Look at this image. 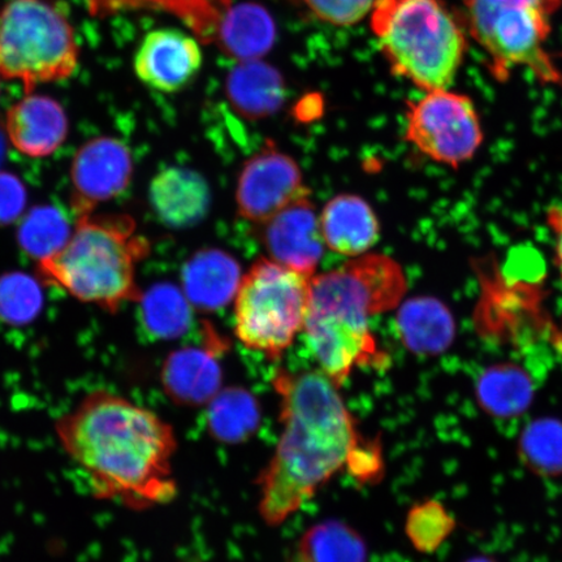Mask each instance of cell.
Listing matches in <instances>:
<instances>
[{
    "label": "cell",
    "instance_id": "cell-1",
    "mask_svg": "<svg viewBox=\"0 0 562 562\" xmlns=\"http://www.w3.org/2000/svg\"><path fill=\"white\" fill-rule=\"evenodd\" d=\"M54 432L95 501L146 510L178 495L173 427L122 393L89 391L55 419Z\"/></svg>",
    "mask_w": 562,
    "mask_h": 562
},
{
    "label": "cell",
    "instance_id": "cell-2",
    "mask_svg": "<svg viewBox=\"0 0 562 562\" xmlns=\"http://www.w3.org/2000/svg\"><path fill=\"white\" fill-rule=\"evenodd\" d=\"M272 385L283 431L259 475V513L267 525L278 526L348 469L364 439L325 372L278 369Z\"/></svg>",
    "mask_w": 562,
    "mask_h": 562
},
{
    "label": "cell",
    "instance_id": "cell-3",
    "mask_svg": "<svg viewBox=\"0 0 562 562\" xmlns=\"http://www.w3.org/2000/svg\"><path fill=\"white\" fill-rule=\"evenodd\" d=\"M149 251L131 216L91 213L79 216L58 255L38 263V276L86 304L116 313L124 302L143 297L136 270Z\"/></svg>",
    "mask_w": 562,
    "mask_h": 562
},
{
    "label": "cell",
    "instance_id": "cell-4",
    "mask_svg": "<svg viewBox=\"0 0 562 562\" xmlns=\"http://www.w3.org/2000/svg\"><path fill=\"white\" fill-rule=\"evenodd\" d=\"M371 30L393 75L424 91L452 86L467 37L442 0H375Z\"/></svg>",
    "mask_w": 562,
    "mask_h": 562
},
{
    "label": "cell",
    "instance_id": "cell-5",
    "mask_svg": "<svg viewBox=\"0 0 562 562\" xmlns=\"http://www.w3.org/2000/svg\"><path fill=\"white\" fill-rule=\"evenodd\" d=\"M313 277L259 259L235 297V334L244 346L279 360L304 331Z\"/></svg>",
    "mask_w": 562,
    "mask_h": 562
},
{
    "label": "cell",
    "instance_id": "cell-6",
    "mask_svg": "<svg viewBox=\"0 0 562 562\" xmlns=\"http://www.w3.org/2000/svg\"><path fill=\"white\" fill-rule=\"evenodd\" d=\"M79 61L72 26L59 0H13L0 15V77L31 91L67 79Z\"/></svg>",
    "mask_w": 562,
    "mask_h": 562
},
{
    "label": "cell",
    "instance_id": "cell-7",
    "mask_svg": "<svg viewBox=\"0 0 562 562\" xmlns=\"http://www.w3.org/2000/svg\"><path fill=\"white\" fill-rule=\"evenodd\" d=\"M562 0H468L470 34L491 60L498 80L516 68L530 69L543 83L562 86L546 50L553 13Z\"/></svg>",
    "mask_w": 562,
    "mask_h": 562
},
{
    "label": "cell",
    "instance_id": "cell-8",
    "mask_svg": "<svg viewBox=\"0 0 562 562\" xmlns=\"http://www.w3.org/2000/svg\"><path fill=\"white\" fill-rule=\"evenodd\" d=\"M405 139L422 156L456 170L475 158L484 132L472 98L440 89L409 102Z\"/></svg>",
    "mask_w": 562,
    "mask_h": 562
},
{
    "label": "cell",
    "instance_id": "cell-9",
    "mask_svg": "<svg viewBox=\"0 0 562 562\" xmlns=\"http://www.w3.org/2000/svg\"><path fill=\"white\" fill-rule=\"evenodd\" d=\"M405 290L404 272L393 259L363 255L340 269L313 277L307 313L369 321L395 308Z\"/></svg>",
    "mask_w": 562,
    "mask_h": 562
},
{
    "label": "cell",
    "instance_id": "cell-10",
    "mask_svg": "<svg viewBox=\"0 0 562 562\" xmlns=\"http://www.w3.org/2000/svg\"><path fill=\"white\" fill-rule=\"evenodd\" d=\"M304 333L319 370L340 386L358 368H385L386 355L379 348L369 321L331 313H307Z\"/></svg>",
    "mask_w": 562,
    "mask_h": 562
},
{
    "label": "cell",
    "instance_id": "cell-11",
    "mask_svg": "<svg viewBox=\"0 0 562 562\" xmlns=\"http://www.w3.org/2000/svg\"><path fill=\"white\" fill-rule=\"evenodd\" d=\"M306 194L311 192L296 161L276 146L267 145L244 165L236 202L244 220L263 224Z\"/></svg>",
    "mask_w": 562,
    "mask_h": 562
},
{
    "label": "cell",
    "instance_id": "cell-12",
    "mask_svg": "<svg viewBox=\"0 0 562 562\" xmlns=\"http://www.w3.org/2000/svg\"><path fill=\"white\" fill-rule=\"evenodd\" d=\"M133 175L132 154L121 139L98 137L77 151L70 170L77 216L93 213L100 203L121 195Z\"/></svg>",
    "mask_w": 562,
    "mask_h": 562
},
{
    "label": "cell",
    "instance_id": "cell-13",
    "mask_svg": "<svg viewBox=\"0 0 562 562\" xmlns=\"http://www.w3.org/2000/svg\"><path fill=\"white\" fill-rule=\"evenodd\" d=\"M272 261L313 277L323 256L321 222L308 194L300 196L261 224Z\"/></svg>",
    "mask_w": 562,
    "mask_h": 562
},
{
    "label": "cell",
    "instance_id": "cell-14",
    "mask_svg": "<svg viewBox=\"0 0 562 562\" xmlns=\"http://www.w3.org/2000/svg\"><path fill=\"white\" fill-rule=\"evenodd\" d=\"M201 66L199 42L176 30L147 34L135 58L138 79L165 93L184 88L200 72Z\"/></svg>",
    "mask_w": 562,
    "mask_h": 562
},
{
    "label": "cell",
    "instance_id": "cell-15",
    "mask_svg": "<svg viewBox=\"0 0 562 562\" xmlns=\"http://www.w3.org/2000/svg\"><path fill=\"white\" fill-rule=\"evenodd\" d=\"M68 119L50 97L30 95L9 111L5 132L11 144L30 158L52 156L65 144Z\"/></svg>",
    "mask_w": 562,
    "mask_h": 562
},
{
    "label": "cell",
    "instance_id": "cell-16",
    "mask_svg": "<svg viewBox=\"0 0 562 562\" xmlns=\"http://www.w3.org/2000/svg\"><path fill=\"white\" fill-rule=\"evenodd\" d=\"M160 381L166 396L175 404H209L222 385V369L216 351L210 347L172 351L161 368Z\"/></svg>",
    "mask_w": 562,
    "mask_h": 562
},
{
    "label": "cell",
    "instance_id": "cell-17",
    "mask_svg": "<svg viewBox=\"0 0 562 562\" xmlns=\"http://www.w3.org/2000/svg\"><path fill=\"white\" fill-rule=\"evenodd\" d=\"M323 240L329 250L347 257H360L381 235L374 210L361 196L337 195L329 201L319 217Z\"/></svg>",
    "mask_w": 562,
    "mask_h": 562
},
{
    "label": "cell",
    "instance_id": "cell-18",
    "mask_svg": "<svg viewBox=\"0 0 562 562\" xmlns=\"http://www.w3.org/2000/svg\"><path fill=\"white\" fill-rule=\"evenodd\" d=\"M181 277L182 292L203 312H215L235 300L243 279L240 266L222 250L196 252Z\"/></svg>",
    "mask_w": 562,
    "mask_h": 562
},
{
    "label": "cell",
    "instance_id": "cell-19",
    "mask_svg": "<svg viewBox=\"0 0 562 562\" xmlns=\"http://www.w3.org/2000/svg\"><path fill=\"white\" fill-rule=\"evenodd\" d=\"M209 187L187 168L171 167L154 178L150 202L159 220L173 228L193 226L209 209Z\"/></svg>",
    "mask_w": 562,
    "mask_h": 562
},
{
    "label": "cell",
    "instance_id": "cell-20",
    "mask_svg": "<svg viewBox=\"0 0 562 562\" xmlns=\"http://www.w3.org/2000/svg\"><path fill=\"white\" fill-rule=\"evenodd\" d=\"M276 37L277 27L270 13L259 4L241 3L223 11L213 40L231 58L248 61L269 53Z\"/></svg>",
    "mask_w": 562,
    "mask_h": 562
},
{
    "label": "cell",
    "instance_id": "cell-21",
    "mask_svg": "<svg viewBox=\"0 0 562 562\" xmlns=\"http://www.w3.org/2000/svg\"><path fill=\"white\" fill-rule=\"evenodd\" d=\"M396 327L405 348L418 356H439L452 346L456 322L448 307L430 297L413 299L400 307Z\"/></svg>",
    "mask_w": 562,
    "mask_h": 562
},
{
    "label": "cell",
    "instance_id": "cell-22",
    "mask_svg": "<svg viewBox=\"0 0 562 562\" xmlns=\"http://www.w3.org/2000/svg\"><path fill=\"white\" fill-rule=\"evenodd\" d=\"M481 409L497 419L522 416L532 404V379L516 363H498L484 370L475 384Z\"/></svg>",
    "mask_w": 562,
    "mask_h": 562
},
{
    "label": "cell",
    "instance_id": "cell-23",
    "mask_svg": "<svg viewBox=\"0 0 562 562\" xmlns=\"http://www.w3.org/2000/svg\"><path fill=\"white\" fill-rule=\"evenodd\" d=\"M227 93L238 114L261 119L277 112L284 98V83L278 70L257 60L241 61L232 70Z\"/></svg>",
    "mask_w": 562,
    "mask_h": 562
},
{
    "label": "cell",
    "instance_id": "cell-24",
    "mask_svg": "<svg viewBox=\"0 0 562 562\" xmlns=\"http://www.w3.org/2000/svg\"><path fill=\"white\" fill-rule=\"evenodd\" d=\"M368 550L360 533L346 524H316L299 540L294 562H367Z\"/></svg>",
    "mask_w": 562,
    "mask_h": 562
},
{
    "label": "cell",
    "instance_id": "cell-25",
    "mask_svg": "<svg viewBox=\"0 0 562 562\" xmlns=\"http://www.w3.org/2000/svg\"><path fill=\"white\" fill-rule=\"evenodd\" d=\"M139 301L140 325L147 335L160 340H172L184 335L191 327V302L175 285L156 284Z\"/></svg>",
    "mask_w": 562,
    "mask_h": 562
},
{
    "label": "cell",
    "instance_id": "cell-26",
    "mask_svg": "<svg viewBox=\"0 0 562 562\" xmlns=\"http://www.w3.org/2000/svg\"><path fill=\"white\" fill-rule=\"evenodd\" d=\"M207 409V426L216 439L241 441L257 430L261 413L256 398L241 389L217 392Z\"/></svg>",
    "mask_w": 562,
    "mask_h": 562
},
{
    "label": "cell",
    "instance_id": "cell-27",
    "mask_svg": "<svg viewBox=\"0 0 562 562\" xmlns=\"http://www.w3.org/2000/svg\"><path fill=\"white\" fill-rule=\"evenodd\" d=\"M70 235L68 217L58 207L38 206L21 221L18 241L27 256L38 263L58 255Z\"/></svg>",
    "mask_w": 562,
    "mask_h": 562
},
{
    "label": "cell",
    "instance_id": "cell-28",
    "mask_svg": "<svg viewBox=\"0 0 562 562\" xmlns=\"http://www.w3.org/2000/svg\"><path fill=\"white\" fill-rule=\"evenodd\" d=\"M519 459L540 476L562 475V420L538 418L524 428L518 440Z\"/></svg>",
    "mask_w": 562,
    "mask_h": 562
},
{
    "label": "cell",
    "instance_id": "cell-29",
    "mask_svg": "<svg viewBox=\"0 0 562 562\" xmlns=\"http://www.w3.org/2000/svg\"><path fill=\"white\" fill-rule=\"evenodd\" d=\"M44 308L40 280L25 272H7L0 277V322L24 327L38 318Z\"/></svg>",
    "mask_w": 562,
    "mask_h": 562
},
{
    "label": "cell",
    "instance_id": "cell-30",
    "mask_svg": "<svg viewBox=\"0 0 562 562\" xmlns=\"http://www.w3.org/2000/svg\"><path fill=\"white\" fill-rule=\"evenodd\" d=\"M456 527L451 513L437 501L413 507L406 517V536L418 552L432 553L451 537Z\"/></svg>",
    "mask_w": 562,
    "mask_h": 562
},
{
    "label": "cell",
    "instance_id": "cell-31",
    "mask_svg": "<svg viewBox=\"0 0 562 562\" xmlns=\"http://www.w3.org/2000/svg\"><path fill=\"white\" fill-rule=\"evenodd\" d=\"M314 15L334 25H351L372 10L375 0H304Z\"/></svg>",
    "mask_w": 562,
    "mask_h": 562
},
{
    "label": "cell",
    "instance_id": "cell-32",
    "mask_svg": "<svg viewBox=\"0 0 562 562\" xmlns=\"http://www.w3.org/2000/svg\"><path fill=\"white\" fill-rule=\"evenodd\" d=\"M27 192L16 175L0 172V227L10 226L23 215Z\"/></svg>",
    "mask_w": 562,
    "mask_h": 562
},
{
    "label": "cell",
    "instance_id": "cell-33",
    "mask_svg": "<svg viewBox=\"0 0 562 562\" xmlns=\"http://www.w3.org/2000/svg\"><path fill=\"white\" fill-rule=\"evenodd\" d=\"M546 224L553 236V259L562 283V203H554L546 211Z\"/></svg>",
    "mask_w": 562,
    "mask_h": 562
},
{
    "label": "cell",
    "instance_id": "cell-34",
    "mask_svg": "<svg viewBox=\"0 0 562 562\" xmlns=\"http://www.w3.org/2000/svg\"><path fill=\"white\" fill-rule=\"evenodd\" d=\"M5 154L4 132L0 128V164H2Z\"/></svg>",
    "mask_w": 562,
    "mask_h": 562
},
{
    "label": "cell",
    "instance_id": "cell-35",
    "mask_svg": "<svg viewBox=\"0 0 562 562\" xmlns=\"http://www.w3.org/2000/svg\"><path fill=\"white\" fill-rule=\"evenodd\" d=\"M465 562H495L494 560H491L488 558H483V557H480V558H473V559H470Z\"/></svg>",
    "mask_w": 562,
    "mask_h": 562
}]
</instances>
